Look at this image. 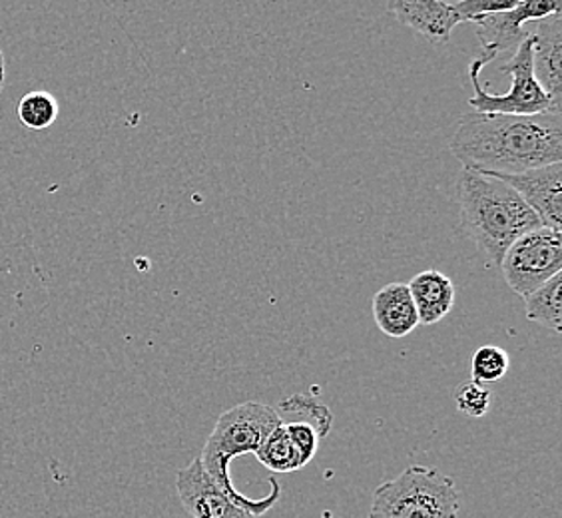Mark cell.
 Returning a JSON list of instances; mask_svg holds the SVG:
<instances>
[{
	"mask_svg": "<svg viewBox=\"0 0 562 518\" xmlns=\"http://www.w3.org/2000/svg\"><path fill=\"white\" fill-rule=\"evenodd\" d=\"M449 148L467 170L513 176L562 162V114L505 116L467 112Z\"/></svg>",
	"mask_w": 562,
	"mask_h": 518,
	"instance_id": "obj_1",
	"label": "cell"
},
{
	"mask_svg": "<svg viewBox=\"0 0 562 518\" xmlns=\"http://www.w3.org/2000/svg\"><path fill=\"white\" fill-rule=\"evenodd\" d=\"M459 214L467 236L497 268L520 236L541 227L539 217L510 185L467 168L459 178Z\"/></svg>",
	"mask_w": 562,
	"mask_h": 518,
	"instance_id": "obj_2",
	"label": "cell"
},
{
	"mask_svg": "<svg viewBox=\"0 0 562 518\" xmlns=\"http://www.w3.org/2000/svg\"><path fill=\"white\" fill-rule=\"evenodd\" d=\"M276 409L258 401H246L220 415L216 427L207 437L202 454L198 457L207 475L238 507L258 518L266 515L280 500V485L271 478L268 497L249 498L241 495L229 478V463L241 454H256L270 432L280 427Z\"/></svg>",
	"mask_w": 562,
	"mask_h": 518,
	"instance_id": "obj_3",
	"label": "cell"
},
{
	"mask_svg": "<svg viewBox=\"0 0 562 518\" xmlns=\"http://www.w3.org/2000/svg\"><path fill=\"white\" fill-rule=\"evenodd\" d=\"M459 493L451 476L413 464L375 488L368 518H457Z\"/></svg>",
	"mask_w": 562,
	"mask_h": 518,
	"instance_id": "obj_4",
	"label": "cell"
},
{
	"mask_svg": "<svg viewBox=\"0 0 562 518\" xmlns=\"http://www.w3.org/2000/svg\"><path fill=\"white\" fill-rule=\"evenodd\" d=\"M488 65L487 58H475L469 68V78L475 94L469 98V106L479 114H505V116H535L542 112H562L552 104L551 98L539 87L532 68V36H527L515 55L510 56L501 72L510 76V88L505 94H491L481 85V70Z\"/></svg>",
	"mask_w": 562,
	"mask_h": 518,
	"instance_id": "obj_5",
	"label": "cell"
},
{
	"mask_svg": "<svg viewBox=\"0 0 562 518\" xmlns=\"http://www.w3.org/2000/svg\"><path fill=\"white\" fill-rule=\"evenodd\" d=\"M498 270L513 292L527 297L561 273V234L542 226L527 232L505 251Z\"/></svg>",
	"mask_w": 562,
	"mask_h": 518,
	"instance_id": "obj_6",
	"label": "cell"
},
{
	"mask_svg": "<svg viewBox=\"0 0 562 518\" xmlns=\"http://www.w3.org/2000/svg\"><path fill=\"white\" fill-rule=\"evenodd\" d=\"M557 12H562L559 0H517L515 9L510 11L476 19L473 26L483 48V58L493 63L501 53L517 50L519 44L529 36V31L525 29L527 22L542 21Z\"/></svg>",
	"mask_w": 562,
	"mask_h": 518,
	"instance_id": "obj_7",
	"label": "cell"
},
{
	"mask_svg": "<svg viewBox=\"0 0 562 518\" xmlns=\"http://www.w3.org/2000/svg\"><path fill=\"white\" fill-rule=\"evenodd\" d=\"M176 491L182 507L192 518H256L227 497L204 471L198 457L178 471Z\"/></svg>",
	"mask_w": 562,
	"mask_h": 518,
	"instance_id": "obj_8",
	"label": "cell"
},
{
	"mask_svg": "<svg viewBox=\"0 0 562 518\" xmlns=\"http://www.w3.org/2000/svg\"><path fill=\"white\" fill-rule=\"evenodd\" d=\"M495 178L503 180L519 194L520 200L529 205L535 216L539 217L542 227H549L552 232L561 234L562 162L529 170V172L495 176Z\"/></svg>",
	"mask_w": 562,
	"mask_h": 518,
	"instance_id": "obj_9",
	"label": "cell"
},
{
	"mask_svg": "<svg viewBox=\"0 0 562 518\" xmlns=\"http://www.w3.org/2000/svg\"><path fill=\"white\" fill-rule=\"evenodd\" d=\"M529 33L535 78L552 104L562 110V12L535 22Z\"/></svg>",
	"mask_w": 562,
	"mask_h": 518,
	"instance_id": "obj_10",
	"label": "cell"
},
{
	"mask_svg": "<svg viewBox=\"0 0 562 518\" xmlns=\"http://www.w3.org/2000/svg\"><path fill=\"white\" fill-rule=\"evenodd\" d=\"M387 11L393 12L401 24L422 34L423 38H427L435 46L449 43L454 26L461 24V19L454 12L453 4L441 2V0H431V2L395 0L387 4Z\"/></svg>",
	"mask_w": 562,
	"mask_h": 518,
	"instance_id": "obj_11",
	"label": "cell"
},
{
	"mask_svg": "<svg viewBox=\"0 0 562 518\" xmlns=\"http://www.w3.org/2000/svg\"><path fill=\"white\" fill-rule=\"evenodd\" d=\"M373 319L381 334L401 339L419 327V315L415 309L412 293L405 283H387L371 300Z\"/></svg>",
	"mask_w": 562,
	"mask_h": 518,
	"instance_id": "obj_12",
	"label": "cell"
},
{
	"mask_svg": "<svg viewBox=\"0 0 562 518\" xmlns=\"http://www.w3.org/2000/svg\"><path fill=\"white\" fill-rule=\"evenodd\" d=\"M419 325H435L451 314L454 305V285L445 273L427 270L417 273L409 283Z\"/></svg>",
	"mask_w": 562,
	"mask_h": 518,
	"instance_id": "obj_13",
	"label": "cell"
},
{
	"mask_svg": "<svg viewBox=\"0 0 562 518\" xmlns=\"http://www.w3.org/2000/svg\"><path fill=\"white\" fill-rule=\"evenodd\" d=\"M561 292L562 275L557 273L552 280L547 281L539 290L525 297V314L532 324L547 327L552 334H561Z\"/></svg>",
	"mask_w": 562,
	"mask_h": 518,
	"instance_id": "obj_14",
	"label": "cell"
},
{
	"mask_svg": "<svg viewBox=\"0 0 562 518\" xmlns=\"http://www.w3.org/2000/svg\"><path fill=\"white\" fill-rule=\"evenodd\" d=\"M276 413L280 417L281 425H288V423L312 425L315 432L319 435V439H325L331 431V423H334L331 410L310 395L297 393V395L281 401L280 405L276 407Z\"/></svg>",
	"mask_w": 562,
	"mask_h": 518,
	"instance_id": "obj_15",
	"label": "cell"
},
{
	"mask_svg": "<svg viewBox=\"0 0 562 518\" xmlns=\"http://www.w3.org/2000/svg\"><path fill=\"white\" fill-rule=\"evenodd\" d=\"M256 457L271 473H293L303 469L300 453L283 425L270 432V437L263 441Z\"/></svg>",
	"mask_w": 562,
	"mask_h": 518,
	"instance_id": "obj_16",
	"label": "cell"
},
{
	"mask_svg": "<svg viewBox=\"0 0 562 518\" xmlns=\"http://www.w3.org/2000/svg\"><path fill=\"white\" fill-rule=\"evenodd\" d=\"M58 112H60L58 100L46 90H33L24 94L16 109L22 126L34 132L50 128L58 119Z\"/></svg>",
	"mask_w": 562,
	"mask_h": 518,
	"instance_id": "obj_17",
	"label": "cell"
},
{
	"mask_svg": "<svg viewBox=\"0 0 562 518\" xmlns=\"http://www.w3.org/2000/svg\"><path fill=\"white\" fill-rule=\"evenodd\" d=\"M508 356L503 347L483 346L476 349L471 361V381L488 387L507 375Z\"/></svg>",
	"mask_w": 562,
	"mask_h": 518,
	"instance_id": "obj_18",
	"label": "cell"
},
{
	"mask_svg": "<svg viewBox=\"0 0 562 518\" xmlns=\"http://www.w3.org/2000/svg\"><path fill=\"white\" fill-rule=\"evenodd\" d=\"M454 405L471 419L485 417L491 409V391L485 385H479L469 379L454 388Z\"/></svg>",
	"mask_w": 562,
	"mask_h": 518,
	"instance_id": "obj_19",
	"label": "cell"
},
{
	"mask_svg": "<svg viewBox=\"0 0 562 518\" xmlns=\"http://www.w3.org/2000/svg\"><path fill=\"white\" fill-rule=\"evenodd\" d=\"M517 0H463V2H454L453 9L461 22H476L481 16L487 14H497V12H507L515 9Z\"/></svg>",
	"mask_w": 562,
	"mask_h": 518,
	"instance_id": "obj_20",
	"label": "cell"
},
{
	"mask_svg": "<svg viewBox=\"0 0 562 518\" xmlns=\"http://www.w3.org/2000/svg\"><path fill=\"white\" fill-rule=\"evenodd\" d=\"M283 427H285V431L290 435L292 443L295 444V449H297V453H300L302 466L312 463V459H314L315 453H317L319 441H322L319 435L315 432L314 427L307 425V423H288V425H283Z\"/></svg>",
	"mask_w": 562,
	"mask_h": 518,
	"instance_id": "obj_21",
	"label": "cell"
},
{
	"mask_svg": "<svg viewBox=\"0 0 562 518\" xmlns=\"http://www.w3.org/2000/svg\"><path fill=\"white\" fill-rule=\"evenodd\" d=\"M4 80H7V63H4V55L0 50V94L4 90Z\"/></svg>",
	"mask_w": 562,
	"mask_h": 518,
	"instance_id": "obj_22",
	"label": "cell"
}]
</instances>
